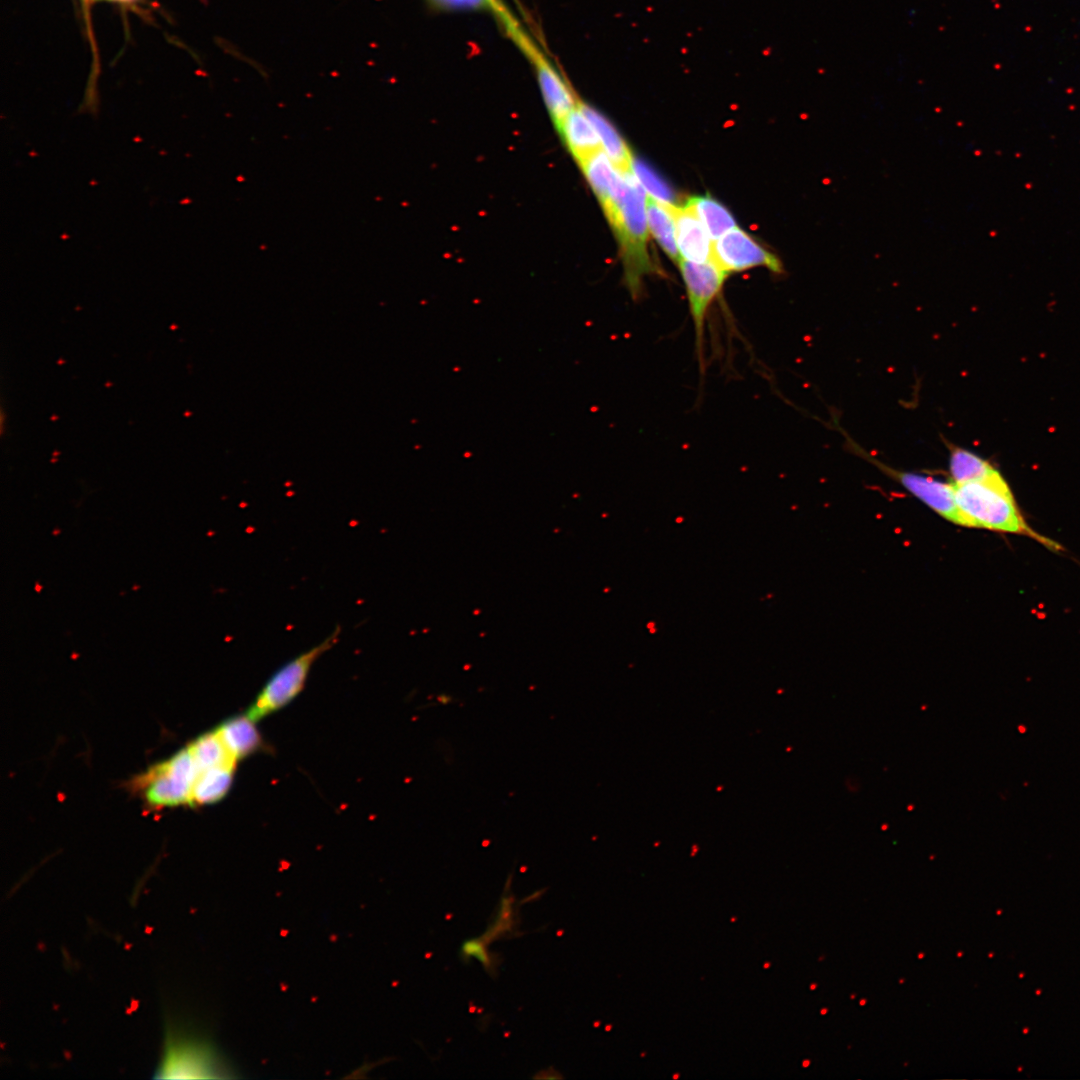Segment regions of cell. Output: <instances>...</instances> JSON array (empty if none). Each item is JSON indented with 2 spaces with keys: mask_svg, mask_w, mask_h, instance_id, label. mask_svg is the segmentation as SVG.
<instances>
[{
  "mask_svg": "<svg viewBox=\"0 0 1080 1080\" xmlns=\"http://www.w3.org/2000/svg\"><path fill=\"white\" fill-rule=\"evenodd\" d=\"M622 194L604 211L619 240L625 282L633 297L640 294L646 275L657 272L648 252L646 195L635 176L624 173Z\"/></svg>",
  "mask_w": 1080,
  "mask_h": 1080,
  "instance_id": "cell-1",
  "label": "cell"
},
{
  "mask_svg": "<svg viewBox=\"0 0 1080 1080\" xmlns=\"http://www.w3.org/2000/svg\"><path fill=\"white\" fill-rule=\"evenodd\" d=\"M953 487L956 504L967 527L1027 535L1048 547L1057 548L1054 542L1040 536L1026 524L1009 485L999 471L988 479L953 484Z\"/></svg>",
  "mask_w": 1080,
  "mask_h": 1080,
  "instance_id": "cell-2",
  "label": "cell"
},
{
  "mask_svg": "<svg viewBox=\"0 0 1080 1080\" xmlns=\"http://www.w3.org/2000/svg\"><path fill=\"white\" fill-rule=\"evenodd\" d=\"M339 635L337 626L323 641L282 666L265 684L246 715L256 722L295 698L303 689L312 665L337 643Z\"/></svg>",
  "mask_w": 1080,
  "mask_h": 1080,
  "instance_id": "cell-3",
  "label": "cell"
},
{
  "mask_svg": "<svg viewBox=\"0 0 1080 1080\" xmlns=\"http://www.w3.org/2000/svg\"><path fill=\"white\" fill-rule=\"evenodd\" d=\"M199 768L188 747L150 768L136 782L153 807L193 805V786Z\"/></svg>",
  "mask_w": 1080,
  "mask_h": 1080,
  "instance_id": "cell-4",
  "label": "cell"
},
{
  "mask_svg": "<svg viewBox=\"0 0 1080 1080\" xmlns=\"http://www.w3.org/2000/svg\"><path fill=\"white\" fill-rule=\"evenodd\" d=\"M506 33L533 65L546 107L556 127L577 107L578 99L540 48L502 6L496 13Z\"/></svg>",
  "mask_w": 1080,
  "mask_h": 1080,
  "instance_id": "cell-5",
  "label": "cell"
},
{
  "mask_svg": "<svg viewBox=\"0 0 1080 1080\" xmlns=\"http://www.w3.org/2000/svg\"><path fill=\"white\" fill-rule=\"evenodd\" d=\"M677 264L686 287L696 346L700 354L708 311L719 295L728 274L713 260L697 263L679 259Z\"/></svg>",
  "mask_w": 1080,
  "mask_h": 1080,
  "instance_id": "cell-6",
  "label": "cell"
},
{
  "mask_svg": "<svg viewBox=\"0 0 1080 1080\" xmlns=\"http://www.w3.org/2000/svg\"><path fill=\"white\" fill-rule=\"evenodd\" d=\"M852 448L941 517L953 524L967 527V522L956 504L952 483L923 474L894 469L876 460L855 444H852Z\"/></svg>",
  "mask_w": 1080,
  "mask_h": 1080,
  "instance_id": "cell-7",
  "label": "cell"
},
{
  "mask_svg": "<svg viewBox=\"0 0 1080 1080\" xmlns=\"http://www.w3.org/2000/svg\"><path fill=\"white\" fill-rule=\"evenodd\" d=\"M713 261L727 274L753 267H765L783 273L780 259L753 240L737 226L713 244Z\"/></svg>",
  "mask_w": 1080,
  "mask_h": 1080,
  "instance_id": "cell-8",
  "label": "cell"
},
{
  "mask_svg": "<svg viewBox=\"0 0 1080 1080\" xmlns=\"http://www.w3.org/2000/svg\"><path fill=\"white\" fill-rule=\"evenodd\" d=\"M215 1070L212 1054L204 1045L169 1034L155 1078H207Z\"/></svg>",
  "mask_w": 1080,
  "mask_h": 1080,
  "instance_id": "cell-9",
  "label": "cell"
},
{
  "mask_svg": "<svg viewBox=\"0 0 1080 1080\" xmlns=\"http://www.w3.org/2000/svg\"><path fill=\"white\" fill-rule=\"evenodd\" d=\"M674 216L680 259L703 263L713 260V244L702 222L688 206L669 205Z\"/></svg>",
  "mask_w": 1080,
  "mask_h": 1080,
  "instance_id": "cell-10",
  "label": "cell"
},
{
  "mask_svg": "<svg viewBox=\"0 0 1080 1080\" xmlns=\"http://www.w3.org/2000/svg\"><path fill=\"white\" fill-rule=\"evenodd\" d=\"M598 197L603 209L610 206L623 192L625 179L603 150L579 164Z\"/></svg>",
  "mask_w": 1080,
  "mask_h": 1080,
  "instance_id": "cell-11",
  "label": "cell"
},
{
  "mask_svg": "<svg viewBox=\"0 0 1080 1080\" xmlns=\"http://www.w3.org/2000/svg\"><path fill=\"white\" fill-rule=\"evenodd\" d=\"M557 128L569 151L579 164L602 150L596 130L578 104Z\"/></svg>",
  "mask_w": 1080,
  "mask_h": 1080,
  "instance_id": "cell-12",
  "label": "cell"
},
{
  "mask_svg": "<svg viewBox=\"0 0 1080 1080\" xmlns=\"http://www.w3.org/2000/svg\"><path fill=\"white\" fill-rule=\"evenodd\" d=\"M578 106L593 125L601 148L615 167L622 173L631 171L633 156L626 142L611 122L596 109L578 100Z\"/></svg>",
  "mask_w": 1080,
  "mask_h": 1080,
  "instance_id": "cell-13",
  "label": "cell"
},
{
  "mask_svg": "<svg viewBox=\"0 0 1080 1080\" xmlns=\"http://www.w3.org/2000/svg\"><path fill=\"white\" fill-rule=\"evenodd\" d=\"M217 731L236 760L256 752L262 745L255 721L246 714L225 721Z\"/></svg>",
  "mask_w": 1080,
  "mask_h": 1080,
  "instance_id": "cell-14",
  "label": "cell"
},
{
  "mask_svg": "<svg viewBox=\"0 0 1080 1080\" xmlns=\"http://www.w3.org/2000/svg\"><path fill=\"white\" fill-rule=\"evenodd\" d=\"M669 205L659 202L651 195L646 196L648 228L668 257L677 264L680 256L676 242L675 220Z\"/></svg>",
  "mask_w": 1080,
  "mask_h": 1080,
  "instance_id": "cell-15",
  "label": "cell"
},
{
  "mask_svg": "<svg viewBox=\"0 0 1080 1080\" xmlns=\"http://www.w3.org/2000/svg\"><path fill=\"white\" fill-rule=\"evenodd\" d=\"M685 205L691 208L698 216L712 240L716 241L723 234L736 227L732 214L710 196L690 197Z\"/></svg>",
  "mask_w": 1080,
  "mask_h": 1080,
  "instance_id": "cell-16",
  "label": "cell"
},
{
  "mask_svg": "<svg viewBox=\"0 0 1080 1080\" xmlns=\"http://www.w3.org/2000/svg\"><path fill=\"white\" fill-rule=\"evenodd\" d=\"M188 749L199 771L213 767H235L236 759L231 754L217 729L196 738Z\"/></svg>",
  "mask_w": 1080,
  "mask_h": 1080,
  "instance_id": "cell-17",
  "label": "cell"
},
{
  "mask_svg": "<svg viewBox=\"0 0 1080 1080\" xmlns=\"http://www.w3.org/2000/svg\"><path fill=\"white\" fill-rule=\"evenodd\" d=\"M949 472L953 484L981 481L998 472L992 464L961 447L950 448Z\"/></svg>",
  "mask_w": 1080,
  "mask_h": 1080,
  "instance_id": "cell-18",
  "label": "cell"
},
{
  "mask_svg": "<svg viewBox=\"0 0 1080 1080\" xmlns=\"http://www.w3.org/2000/svg\"><path fill=\"white\" fill-rule=\"evenodd\" d=\"M234 768L221 766L199 771L193 786V805L222 799L231 787Z\"/></svg>",
  "mask_w": 1080,
  "mask_h": 1080,
  "instance_id": "cell-19",
  "label": "cell"
},
{
  "mask_svg": "<svg viewBox=\"0 0 1080 1080\" xmlns=\"http://www.w3.org/2000/svg\"><path fill=\"white\" fill-rule=\"evenodd\" d=\"M631 172L641 186L659 202L677 205V196L671 186L645 161L632 158Z\"/></svg>",
  "mask_w": 1080,
  "mask_h": 1080,
  "instance_id": "cell-20",
  "label": "cell"
},
{
  "mask_svg": "<svg viewBox=\"0 0 1080 1080\" xmlns=\"http://www.w3.org/2000/svg\"><path fill=\"white\" fill-rule=\"evenodd\" d=\"M461 953L465 960H468L470 957H475L482 963L484 968L488 970L493 969L494 960L487 952L486 942L483 938L471 939L463 943Z\"/></svg>",
  "mask_w": 1080,
  "mask_h": 1080,
  "instance_id": "cell-21",
  "label": "cell"
},
{
  "mask_svg": "<svg viewBox=\"0 0 1080 1080\" xmlns=\"http://www.w3.org/2000/svg\"><path fill=\"white\" fill-rule=\"evenodd\" d=\"M446 8L490 9L496 12L502 4L498 0H431Z\"/></svg>",
  "mask_w": 1080,
  "mask_h": 1080,
  "instance_id": "cell-22",
  "label": "cell"
},
{
  "mask_svg": "<svg viewBox=\"0 0 1080 1080\" xmlns=\"http://www.w3.org/2000/svg\"><path fill=\"white\" fill-rule=\"evenodd\" d=\"M510 907L511 906L509 905V903L502 904L501 909L497 915V920H495L492 927L487 930V933L485 934L483 939H495L496 937H498V935L505 933L508 930H511L513 918Z\"/></svg>",
  "mask_w": 1080,
  "mask_h": 1080,
  "instance_id": "cell-23",
  "label": "cell"
},
{
  "mask_svg": "<svg viewBox=\"0 0 1080 1080\" xmlns=\"http://www.w3.org/2000/svg\"><path fill=\"white\" fill-rule=\"evenodd\" d=\"M116 1L130 3V2H135L136 0H116Z\"/></svg>",
  "mask_w": 1080,
  "mask_h": 1080,
  "instance_id": "cell-24",
  "label": "cell"
}]
</instances>
